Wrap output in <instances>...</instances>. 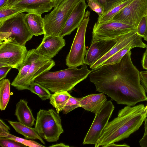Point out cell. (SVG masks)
<instances>
[{
    "instance_id": "cell-1",
    "label": "cell",
    "mask_w": 147,
    "mask_h": 147,
    "mask_svg": "<svg viewBox=\"0 0 147 147\" xmlns=\"http://www.w3.org/2000/svg\"><path fill=\"white\" fill-rule=\"evenodd\" d=\"M130 51L117 63L103 65L92 70L90 81L96 91L107 95L118 104L134 106L147 101L140 72L131 61Z\"/></svg>"
},
{
    "instance_id": "cell-2",
    "label": "cell",
    "mask_w": 147,
    "mask_h": 147,
    "mask_svg": "<svg viewBox=\"0 0 147 147\" xmlns=\"http://www.w3.org/2000/svg\"><path fill=\"white\" fill-rule=\"evenodd\" d=\"M144 105L127 106L119 110L117 117L108 123L103 130L95 147H105L110 144L129 137L141 126L147 114Z\"/></svg>"
},
{
    "instance_id": "cell-3",
    "label": "cell",
    "mask_w": 147,
    "mask_h": 147,
    "mask_svg": "<svg viewBox=\"0 0 147 147\" xmlns=\"http://www.w3.org/2000/svg\"><path fill=\"white\" fill-rule=\"evenodd\" d=\"M92 70L85 64L80 68L71 67L56 71H45L36 78L35 82L51 92L70 91L78 83L85 79Z\"/></svg>"
},
{
    "instance_id": "cell-4",
    "label": "cell",
    "mask_w": 147,
    "mask_h": 147,
    "mask_svg": "<svg viewBox=\"0 0 147 147\" xmlns=\"http://www.w3.org/2000/svg\"><path fill=\"white\" fill-rule=\"evenodd\" d=\"M34 128L41 137L49 142L57 141L64 132L61 117L53 109L39 110Z\"/></svg>"
},
{
    "instance_id": "cell-5",
    "label": "cell",
    "mask_w": 147,
    "mask_h": 147,
    "mask_svg": "<svg viewBox=\"0 0 147 147\" xmlns=\"http://www.w3.org/2000/svg\"><path fill=\"white\" fill-rule=\"evenodd\" d=\"M81 0H65L43 18L44 36H59L75 6Z\"/></svg>"
},
{
    "instance_id": "cell-6",
    "label": "cell",
    "mask_w": 147,
    "mask_h": 147,
    "mask_svg": "<svg viewBox=\"0 0 147 147\" xmlns=\"http://www.w3.org/2000/svg\"><path fill=\"white\" fill-rule=\"evenodd\" d=\"M25 14L20 13L0 23V42L10 41L25 46L32 38L24 21Z\"/></svg>"
},
{
    "instance_id": "cell-7",
    "label": "cell",
    "mask_w": 147,
    "mask_h": 147,
    "mask_svg": "<svg viewBox=\"0 0 147 147\" xmlns=\"http://www.w3.org/2000/svg\"><path fill=\"white\" fill-rule=\"evenodd\" d=\"M90 13L88 11L86 12L83 20L77 28L71 49L66 59V64L69 67H77L84 64L87 51L85 45V35L90 20Z\"/></svg>"
},
{
    "instance_id": "cell-8",
    "label": "cell",
    "mask_w": 147,
    "mask_h": 147,
    "mask_svg": "<svg viewBox=\"0 0 147 147\" xmlns=\"http://www.w3.org/2000/svg\"><path fill=\"white\" fill-rule=\"evenodd\" d=\"M28 52L25 45L10 41L0 42V67L10 66L19 71Z\"/></svg>"
},
{
    "instance_id": "cell-9",
    "label": "cell",
    "mask_w": 147,
    "mask_h": 147,
    "mask_svg": "<svg viewBox=\"0 0 147 147\" xmlns=\"http://www.w3.org/2000/svg\"><path fill=\"white\" fill-rule=\"evenodd\" d=\"M114 108L111 100L107 101L95 114L94 120L84 139L83 144H96L109 122Z\"/></svg>"
},
{
    "instance_id": "cell-10",
    "label": "cell",
    "mask_w": 147,
    "mask_h": 147,
    "mask_svg": "<svg viewBox=\"0 0 147 147\" xmlns=\"http://www.w3.org/2000/svg\"><path fill=\"white\" fill-rule=\"evenodd\" d=\"M55 65V61L52 59L43 56L37 53L26 75L11 86L18 90H28L30 85L35 81L36 78L50 70Z\"/></svg>"
},
{
    "instance_id": "cell-11",
    "label": "cell",
    "mask_w": 147,
    "mask_h": 147,
    "mask_svg": "<svg viewBox=\"0 0 147 147\" xmlns=\"http://www.w3.org/2000/svg\"><path fill=\"white\" fill-rule=\"evenodd\" d=\"M147 12V0H133L111 20L121 22L137 28L141 19L146 15Z\"/></svg>"
},
{
    "instance_id": "cell-12",
    "label": "cell",
    "mask_w": 147,
    "mask_h": 147,
    "mask_svg": "<svg viewBox=\"0 0 147 147\" xmlns=\"http://www.w3.org/2000/svg\"><path fill=\"white\" fill-rule=\"evenodd\" d=\"M137 31L135 27L117 21L111 20L99 23L96 22L92 31V38L96 39H113L129 32Z\"/></svg>"
},
{
    "instance_id": "cell-13",
    "label": "cell",
    "mask_w": 147,
    "mask_h": 147,
    "mask_svg": "<svg viewBox=\"0 0 147 147\" xmlns=\"http://www.w3.org/2000/svg\"><path fill=\"white\" fill-rule=\"evenodd\" d=\"M116 38L113 39H96L92 38L87 50L84 64L91 66L105 55L115 45Z\"/></svg>"
},
{
    "instance_id": "cell-14",
    "label": "cell",
    "mask_w": 147,
    "mask_h": 147,
    "mask_svg": "<svg viewBox=\"0 0 147 147\" xmlns=\"http://www.w3.org/2000/svg\"><path fill=\"white\" fill-rule=\"evenodd\" d=\"M65 44V40L59 36L44 37L36 50L40 55L52 59L58 54Z\"/></svg>"
},
{
    "instance_id": "cell-15",
    "label": "cell",
    "mask_w": 147,
    "mask_h": 147,
    "mask_svg": "<svg viewBox=\"0 0 147 147\" xmlns=\"http://www.w3.org/2000/svg\"><path fill=\"white\" fill-rule=\"evenodd\" d=\"M87 7L85 0H81L75 6L60 33V36L63 37L70 34L78 27L84 19Z\"/></svg>"
},
{
    "instance_id": "cell-16",
    "label": "cell",
    "mask_w": 147,
    "mask_h": 147,
    "mask_svg": "<svg viewBox=\"0 0 147 147\" xmlns=\"http://www.w3.org/2000/svg\"><path fill=\"white\" fill-rule=\"evenodd\" d=\"M9 7L41 15L51 10L53 3L51 0H21Z\"/></svg>"
},
{
    "instance_id": "cell-17",
    "label": "cell",
    "mask_w": 147,
    "mask_h": 147,
    "mask_svg": "<svg viewBox=\"0 0 147 147\" xmlns=\"http://www.w3.org/2000/svg\"><path fill=\"white\" fill-rule=\"evenodd\" d=\"M138 35L137 31H135L117 37V42L115 45L105 55L90 66V68L92 70L100 66L109 58L125 47Z\"/></svg>"
},
{
    "instance_id": "cell-18",
    "label": "cell",
    "mask_w": 147,
    "mask_h": 147,
    "mask_svg": "<svg viewBox=\"0 0 147 147\" xmlns=\"http://www.w3.org/2000/svg\"><path fill=\"white\" fill-rule=\"evenodd\" d=\"M107 101V96L103 93L92 94L81 98L80 105L85 110L96 114Z\"/></svg>"
},
{
    "instance_id": "cell-19",
    "label": "cell",
    "mask_w": 147,
    "mask_h": 147,
    "mask_svg": "<svg viewBox=\"0 0 147 147\" xmlns=\"http://www.w3.org/2000/svg\"><path fill=\"white\" fill-rule=\"evenodd\" d=\"M28 103L26 100L20 99L16 105L15 115L19 122L32 127L34 125L35 119Z\"/></svg>"
},
{
    "instance_id": "cell-20",
    "label": "cell",
    "mask_w": 147,
    "mask_h": 147,
    "mask_svg": "<svg viewBox=\"0 0 147 147\" xmlns=\"http://www.w3.org/2000/svg\"><path fill=\"white\" fill-rule=\"evenodd\" d=\"M142 38L138 35L125 47L109 58L100 66L105 65L115 64L119 62L125 55L134 48L139 47L146 48V45L142 41Z\"/></svg>"
},
{
    "instance_id": "cell-21",
    "label": "cell",
    "mask_w": 147,
    "mask_h": 147,
    "mask_svg": "<svg viewBox=\"0 0 147 147\" xmlns=\"http://www.w3.org/2000/svg\"><path fill=\"white\" fill-rule=\"evenodd\" d=\"M24 20L33 36H36L44 34L43 18L41 15L29 13L25 14Z\"/></svg>"
},
{
    "instance_id": "cell-22",
    "label": "cell",
    "mask_w": 147,
    "mask_h": 147,
    "mask_svg": "<svg viewBox=\"0 0 147 147\" xmlns=\"http://www.w3.org/2000/svg\"><path fill=\"white\" fill-rule=\"evenodd\" d=\"M8 123L18 133L23 135L27 139L39 140L42 144L45 143L37 133L34 128L30 127L20 122L8 121Z\"/></svg>"
},
{
    "instance_id": "cell-23",
    "label": "cell",
    "mask_w": 147,
    "mask_h": 147,
    "mask_svg": "<svg viewBox=\"0 0 147 147\" xmlns=\"http://www.w3.org/2000/svg\"><path fill=\"white\" fill-rule=\"evenodd\" d=\"M71 96L67 91H59L51 94L49 102L59 114L62 111L68 99Z\"/></svg>"
},
{
    "instance_id": "cell-24",
    "label": "cell",
    "mask_w": 147,
    "mask_h": 147,
    "mask_svg": "<svg viewBox=\"0 0 147 147\" xmlns=\"http://www.w3.org/2000/svg\"><path fill=\"white\" fill-rule=\"evenodd\" d=\"M37 52L36 49H33L28 51L23 64L18 71V73L11 83V85L16 83L23 78L27 74L32 65Z\"/></svg>"
},
{
    "instance_id": "cell-25",
    "label": "cell",
    "mask_w": 147,
    "mask_h": 147,
    "mask_svg": "<svg viewBox=\"0 0 147 147\" xmlns=\"http://www.w3.org/2000/svg\"><path fill=\"white\" fill-rule=\"evenodd\" d=\"M10 83L8 79L0 80V109L5 110L9 100Z\"/></svg>"
},
{
    "instance_id": "cell-26",
    "label": "cell",
    "mask_w": 147,
    "mask_h": 147,
    "mask_svg": "<svg viewBox=\"0 0 147 147\" xmlns=\"http://www.w3.org/2000/svg\"><path fill=\"white\" fill-rule=\"evenodd\" d=\"M133 0H125L115 6L101 16H99L97 22L102 23L110 21L123 8Z\"/></svg>"
},
{
    "instance_id": "cell-27",
    "label": "cell",
    "mask_w": 147,
    "mask_h": 147,
    "mask_svg": "<svg viewBox=\"0 0 147 147\" xmlns=\"http://www.w3.org/2000/svg\"><path fill=\"white\" fill-rule=\"evenodd\" d=\"M28 90L37 95L42 100L50 99L51 95L49 90L35 81L30 85Z\"/></svg>"
},
{
    "instance_id": "cell-28",
    "label": "cell",
    "mask_w": 147,
    "mask_h": 147,
    "mask_svg": "<svg viewBox=\"0 0 147 147\" xmlns=\"http://www.w3.org/2000/svg\"><path fill=\"white\" fill-rule=\"evenodd\" d=\"M25 11L11 7H3L0 8V23L17 15Z\"/></svg>"
},
{
    "instance_id": "cell-29",
    "label": "cell",
    "mask_w": 147,
    "mask_h": 147,
    "mask_svg": "<svg viewBox=\"0 0 147 147\" xmlns=\"http://www.w3.org/2000/svg\"><path fill=\"white\" fill-rule=\"evenodd\" d=\"M81 98L74 97L71 96L62 111L63 113L67 114L74 109L80 107V101Z\"/></svg>"
},
{
    "instance_id": "cell-30",
    "label": "cell",
    "mask_w": 147,
    "mask_h": 147,
    "mask_svg": "<svg viewBox=\"0 0 147 147\" xmlns=\"http://www.w3.org/2000/svg\"><path fill=\"white\" fill-rule=\"evenodd\" d=\"M6 138L13 139L27 146L31 147H45L37 142L32 140H29L15 136L9 134Z\"/></svg>"
},
{
    "instance_id": "cell-31",
    "label": "cell",
    "mask_w": 147,
    "mask_h": 147,
    "mask_svg": "<svg viewBox=\"0 0 147 147\" xmlns=\"http://www.w3.org/2000/svg\"><path fill=\"white\" fill-rule=\"evenodd\" d=\"M0 145L2 147H25V145L13 139L0 138Z\"/></svg>"
},
{
    "instance_id": "cell-32",
    "label": "cell",
    "mask_w": 147,
    "mask_h": 147,
    "mask_svg": "<svg viewBox=\"0 0 147 147\" xmlns=\"http://www.w3.org/2000/svg\"><path fill=\"white\" fill-rule=\"evenodd\" d=\"M88 6L91 10L96 12L100 16L104 12L102 6L95 0H87Z\"/></svg>"
},
{
    "instance_id": "cell-33",
    "label": "cell",
    "mask_w": 147,
    "mask_h": 147,
    "mask_svg": "<svg viewBox=\"0 0 147 147\" xmlns=\"http://www.w3.org/2000/svg\"><path fill=\"white\" fill-rule=\"evenodd\" d=\"M103 7L104 12L125 0H95Z\"/></svg>"
},
{
    "instance_id": "cell-34",
    "label": "cell",
    "mask_w": 147,
    "mask_h": 147,
    "mask_svg": "<svg viewBox=\"0 0 147 147\" xmlns=\"http://www.w3.org/2000/svg\"><path fill=\"white\" fill-rule=\"evenodd\" d=\"M146 28V16H144L139 22L137 27V33L142 37H144Z\"/></svg>"
},
{
    "instance_id": "cell-35",
    "label": "cell",
    "mask_w": 147,
    "mask_h": 147,
    "mask_svg": "<svg viewBox=\"0 0 147 147\" xmlns=\"http://www.w3.org/2000/svg\"><path fill=\"white\" fill-rule=\"evenodd\" d=\"M10 128L1 119H0V138H6L10 133Z\"/></svg>"
},
{
    "instance_id": "cell-36",
    "label": "cell",
    "mask_w": 147,
    "mask_h": 147,
    "mask_svg": "<svg viewBox=\"0 0 147 147\" xmlns=\"http://www.w3.org/2000/svg\"><path fill=\"white\" fill-rule=\"evenodd\" d=\"M141 83L147 93V70L140 72Z\"/></svg>"
},
{
    "instance_id": "cell-37",
    "label": "cell",
    "mask_w": 147,
    "mask_h": 147,
    "mask_svg": "<svg viewBox=\"0 0 147 147\" xmlns=\"http://www.w3.org/2000/svg\"><path fill=\"white\" fill-rule=\"evenodd\" d=\"M12 68L10 66L0 67V80L4 79Z\"/></svg>"
},
{
    "instance_id": "cell-38",
    "label": "cell",
    "mask_w": 147,
    "mask_h": 147,
    "mask_svg": "<svg viewBox=\"0 0 147 147\" xmlns=\"http://www.w3.org/2000/svg\"><path fill=\"white\" fill-rule=\"evenodd\" d=\"M146 48V50L143 55L141 63L143 68L147 70V45Z\"/></svg>"
},
{
    "instance_id": "cell-39",
    "label": "cell",
    "mask_w": 147,
    "mask_h": 147,
    "mask_svg": "<svg viewBox=\"0 0 147 147\" xmlns=\"http://www.w3.org/2000/svg\"><path fill=\"white\" fill-rule=\"evenodd\" d=\"M140 146L142 147H147V134L144 135L139 141Z\"/></svg>"
},
{
    "instance_id": "cell-40",
    "label": "cell",
    "mask_w": 147,
    "mask_h": 147,
    "mask_svg": "<svg viewBox=\"0 0 147 147\" xmlns=\"http://www.w3.org/2000/svg\"><path fill=\"white\" fill-rule=\"evenodd\" d=\"M129 147V146L125 144H115V143H112L106 146L105 147Z\"/></svg>"
},
{
    "instance_id": "cell-41",
    "label": "cell",
    "mask_w": 147,
    "mask_h": 147,
    "mask_svg": "<svg viewBox=\"0 0 147 147\" xmlns=\"http://www.w3.org/2000/svg\"><path fill=\"white\" fill-rule=\"evenodd\" d=\"M21 0H8L6 5L4 7H9Z\"/></svg>"
},
{
    "instance_id": "cell-42",
    "label": "cell",
    "mask_w": 147,
    "mask_h": 147,
    "mask_svg": "<svg viewBox=\"0 0 147 147\" xmlns=\"http://www.w3.org/2000/svg\"><path fill=\"white\" fill-rule=\"evenodd\" d=\"M50 147H69V146L66 145L62 143L57 144H52L51 146H49Z\"/></svg>"
},
{
    "instance_id": "cell-43",
    "label": "cell",
    "mask_w": 147,
    "mask_h": 147,
    "mask_svg": "<svg viewBox=\"0 0 147 147\" xmlns=\"http://www.w3.org/2000/svg\"><path fill=\"white\" fill-rule=\"evenodd\" d=\"M65 0H53V7H55L59 5Z\"/></svg>"
},
{
    "instance_id": "cell-44",
    "label": "cell",
    "mask_w": 147,
    "mask_h": 147,
    "mask_svg": "<svg viewBox=\"0 0 147 147\" xmlns=\"http://www.w3.org/2000/svg\"><path fill=\"white\" fill-rule=\"evenodd\" d=\"M8 0H0V8L4 6Z\"/></svg>"
},
{
    "instance_id": "cell-45",
    "label": "cell",
    "mask_w": 147,
    "mask_h": 147,
    "mask_svg": "<svg viewBox=\"0 0 147 147\" xmlns=\"http://www.w3.org/2000/svg\"><path fill=\"white\" fill-rule=\"evenodd\" d=\"M144 135H146L147 134V118H146L144 120Z\"/></svg>"
},
{
    "instance_id": "cell-46",
    "label": "cell",
    "mask_w": 147,
    "mask_h": 147,
    "mask_svg": "<svg viewBox=\"0 0 147 147\" xmlns=\"http://www.w3.org/2000/svg\"><path fill=\"white\" fill-rule=\"evenodd\" d=\"M146 17V32L143 38L145 40L147 41V12Z\"/></svg>"
},
{
    "instance_id": "cell-47",
    "label": "cell",
    "mask_w": 147,
    "mask_h": 147,
    "mask_svg": "<svg viewBox=\"0 0 147 147\" xmlns=\"http://www.w3.org/2000/svg\"><path fill=\"white\" fill-rule=\"evenodd\" d=\"M144 111L145 113L147 114V104L146 106L145 107Z\"/></svg>"
},
{
    "instance_id": "cell-48",
    "label": "cell",
    "mask_w": 147,
    "mask_h": 147,
    "mask_svg": "<svg viewBox=\"0 0 147 147\" xmlns=\"http://www.w3.org/2000/svg\"><path fill=\"white\" fill-rule=\"evenodd\" d=\"M51 0L52 1H53V0Z\"/></svg>"
}]
</instances>
